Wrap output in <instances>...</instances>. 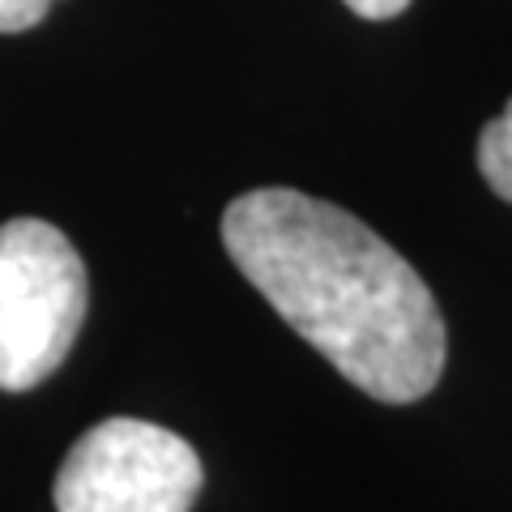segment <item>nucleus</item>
Segmentation results:
<instances>
[{
	"label": "nucleus",
	"instance_id": "nucleus-1",
	"mask_svg": "<svg viewBox=\"0 0 512 512\" xmlns=\"http://www.w3.org/2000/svg\"><path fill=\"white\" fill-rule=\"evenodd\" d=\"M222 244L355 389L389 406L436 389L448 355L440 303L367 222L295 188H252L222 214Z\"/></svg>",
	"mask_w": 512,
	"mask_h": 512
},
{
	"label": "nucleus",
	"instance_id": "nucleus-2",
	"mask_svg": "<svg viewBox=\"0 0 512 512\" xmlns=\"http://www.w3.org/2000/svg\"><path fill=\"white\" fill-rule=\"evenodd\" d=\"M90 282L69 235L43 218L0 227V389L43 384L73 350Z\"/></svg>",
	"mask_w": 512,
	"mask_h": 512
},
{
	"label": "nucleus",
	"instance_id": "nucleus-3",
	"mask_svg": "<svg viewBox=\"0 0 512 512\" xmlns=\"http://www.w3.org/2000/svg\"><path fill=\"white\" fill-rule=\"evenodd\" d=\"M205 470L184 436L146 419H103L69 448L56 512H188Z\"/></svg>",
	"mask_w": 512,
	"mask_h": 512
},
{
	"label": "nucleus",
	"instance_id": "nucleus-4",
	"mask_svg": "<svg viewBox=\"0 0 512 512\" xmlns=\"http://www.w3.org/2000/svg\"><path fill=\"white\" fill-rule=\"evenodd\" d=\"M478 171L495 188V197L512 205V99L478 137Z\"/></svg>",
	"mask_w": 512,
	"mask_h": 512
},
{
	"label": "nucleus",
	"instance_id": "nucleus-5",
	"mask_svg": "<svg viewBox=\"0 0 512 512\" xmlns=\"http://www.w3.org/2000/svg\"><path fill=\"white\" fill-rule=\"evenodd\" d=\"M52 0H0V35H18L47 18Z\"/></svg>",
	"mask_w": 512,
	"mask_h": 512
},
{
	"label": "nucleus",
	"instance_id": "nucleus-6",
	"mask_svg": "<svg viewBox=\"0 0 512 512\" xmlns=\"http://www.w3.org/2000/svg\"><path fill=\"white\" fill-rule=\"evenodd\" d=\"M342 5L355 13V18H367V22H389L397 13L410 9V0H342Z\"/></svg>",
	"mask_w": 512,
	"mask_h": 512
}]
</instances>
